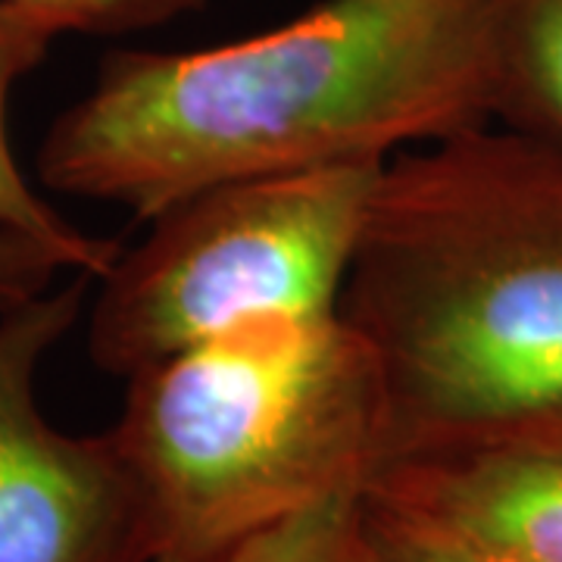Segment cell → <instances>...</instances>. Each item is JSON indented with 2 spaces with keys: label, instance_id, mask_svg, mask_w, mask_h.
I'll return each mask as SVG.
<instances>
[{
  "label": "cell",
  "instance_id": "cell-1",
  "mask_svg": "<svg viewBox=\"0 0 562 562\" xmlns=\"http://www.w3.org/2000/svg\"><path fill=\"white\" fill-rule=\"evenodd\" d=\"M487 122L491 0H319L216 47L106 54L35 172L147 222L216 184L387 162Z\"/></svg>",
  "mask_w": 562,
  "mask_h": 562
},
{
  "label": "cell",
  "instance_id": "cell-2",
  "mask_svg": "<svg viewBox=\"0 0 562 562\" xmlns=\"http://www.w3.org/2000/svg\"><path fill=\"white\" fill-rule=\"evenodd\" d=\"M338 316L382 375V465L562 441L560 144L487 122L391 157Z\"/></svg>",
  "mask_w": 562,
  "mask_h": 562
},
{
  "label": "cell",
  "instance_id": "cell-3",
  "mask_svg": "<svg viewBox=\"0 0 562 562\" xmlns=\"http://www.w3.org/2000/svg\"><path fill=\"white\" fill-rule=\"evenodd\" d=\"M154 562H222L384 460V391L338 316H262L125 379L110 428Z\"/></svg>",
  "mask_w": 562,
  "mask_h": 562
},
{
  "label": "cell",
  "instance_id": "cell-4",
  "mask_svg": "<svg viewBox=\"0 0 562 562\" xmlns=\"http://www.w3.org/2000/svg\"><path fill=\"white\" fill-rule=\"evenodd\" d=\"M382 166L232 181L166 206L98 279L91 362L125 382L244 322L338 313Z\"/></svg>",
  "mask_w": 562,
  "mask_h": 562
},
{
  "label": "cell",
  "instance_id": "cell-5",
  "mask_svg": "<svg viewBox=\"0 0 562 562\" xmlns=\"http://www.w3.org/2000/svg\"><path fill=\"white\" fill-rule=\"evenodd\" d=\"M88 281L0 313V562H154L144 501L110 428L66 435L35 394Z\"/></svg>",
  "mask_w": 562,
  "mask_h": 562
},
{
  "label": "cell",
  "instance_id": "cell-6",
  "mask_svg": "<svg viewBox=\"0 0 562 562\" xmlns=\"http://www.w3.org/2000/svg\"><path fill=\"white\" fill-rule=\"evenodd\" d=\"M366 487L525 562H562V441L406 457Z\"/></svg>",
  "mask_w": 562,
  "mask_h": 562
},
{
  "label": "cell",
  "instance_id": "cell-7",
  "mask_svg": "<svg viewBox=\"0 0 562 562\" xmlns=\"http://www.w3.org/2000/svg\"><path fill=\"white\" fill-rule=\"evenodd\" d=\"M63 32L20 0H0V228L44 247L63 269L101 279L116 262L122 244L94 238L60 216L22 176L7 135V103L13 88L47 60Z\"/></svg>",
  "mask_w": 562,
  "mask_h": 562
},
{
  "label": "cell",
  "instance_id": "cell-8",
  "mask_svg": "<svg viewBox=\"0 0 562 562\" xmlns=\"http://www.w3.org/2000/svg\"><path fill=\"white\" fill-rule=\"evenodd\" d=\"M494 122L562 147V0H491Z\"/></svg>",
  "mask_w": 562,
  "mask_h": 562
},
{
  "label": "cell",
  "instance_id": "cell-9",
  "mask_svg": "<svg viewBox=\"0 0 562 562\" xmlns=\"http://www.w3.org/2000/svg\"><path fill=\"white\" fill-rule=\"evenodd\" d=\"M360 562H525L475 541L416 506L362 491Z\"/></svg>",
  "mask_w": 562,
  "mask_h": 562
},
{
  "label": "cell",
  "instance_id": "cell-10",
  "mask_svg": "<svg viewBox=\"0 0 562 562\" xmlns=\"http://www.w3.org/2000/svg\"><path fill=\"white\" fill-rule=\"evenodd\" d=\"M362 491L347 487L303 506L247 538L222 562H360Z\"/></svg>",
  "mask_w": 562,
  "mask_h": 562
},
{
  "label": "cell",
  "instance_id": "cell-11",
  "mask_svg": "<svg viewBox=\"0 0 562 562\" xmlns=\"http://www.w3.org/2000/svg\"><path fill=\"white\" fill-rule=\"evenodd\" d=\"M54 22L63 35H132L147 32L188 13H198L206 0H20Z\"/></svg>",
  "mask_w": 562,
  "mask_h": 562
},
{
  "label": "cell",
  "instance_id": "cell-12",
  "mask_svg": "<svg viewBox=\"0 0 562 562\" xmlns=\"http://www.w3.org/2000/svg\"><path fill=\"white\" fill-rule=\"evenodd\" d=\"M60 269L44 247L0 228V313L47 294Z\"/></svg>",
  "mask_w": 562,
  "mask_h": 562
}]
</instances>
